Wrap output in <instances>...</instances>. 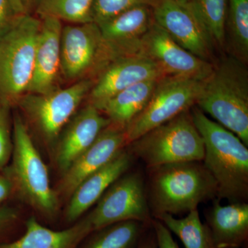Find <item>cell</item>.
<instances>
[{
  "mask_svg": "<svg viewBox=\"0 0 248 248\" xmlns=\"http://www.w3.org/2000/svg\"><path fill=\"white\" fill-rule=\"evenodd\" d=\"M190 4L202 19L216 46H225L228 0H192Z\"/></svg>",
  "mask_w": 248,
  "mask_h": 248,
  "instance_id": "484cf974",
  "label": "cell"
},
{
  "mask_svg": "<svg viewBox=\"0 0 248 248\" xmlns=\"http://www.w3.org/2000/svg\"><path fill=\"white\" fill-rule=\"evenodd\" d=\"M190 109L128 144V151L134 158L141 160L147 169L165 164L203 161V140L196 128Z\"/></svg>",
  "mask_w": 248,
  "mask_h": 248,
  "instance_id": "277c9868",
  "label": "cell"
},
{
  "mask_svg": "<svg viewBox=\"0 0 248 248\" xmlns=\"http://www.w3.org/2000/svg\"><path fill=\"white\" fill-rule=\"evenodd\" d=\"M157 64L165 77H180L203 81L214 64L183 48L163 28L154 22L142 39L140 53Z\"/></svg>",
  "mask_w": 248,
  "mask_h": 248,
  "instance_id": "7c38bea8",
  "label": "cell"
},
{
  "mask_svg": "<svg viewBox=\"0 0 248 248\" xmlns=\"http://www.w3.org/2000/svg\"><path fill=\"white\" fill-rule=\"evenodd\" d=\"M12 152L7 110L0 108V169L7 164Z\"/></svg>",
  "mask_w": 248,
  "mask_h": 248,
  "instance_id": "83f0119b",
  "label": "cell"
},
{
  "mask_svg": "<svg viewBox=\"0 0 248 248\" xmlns=\"http://www.w3.org/2000/svg\"><path fill=\"white\" fill-rule=\"evenodd\" d=\"M151 226L138 221L120 222L94 232L83 248H137Z\"/></svg>",
  "mask_w": 248,
  "mask_h": 248,
  "instance_id": "cb8c5ba5",
  "label": "cell"
},
{
  "mask_svg": "<svg viewBox=\"0 0 248 248\" xmlns=\"http://www.w3.org/2000/svg\"><path fill=\"white\" fill-rule=\"evenodd\" d=\"M215 248H245L248 243V203L222 205L215 199L205 213Z\"/></svg>",
  "mask_w": 248,
  "mask_h": 248,
  "instance_id": "d6986e66",
  "label": "cell"
},
{
  "mask_svg": "<svg viewBox=\"0 0 248 248\" xmlns=\"http://www.w3.org/2000/svg\"><path fill=\"white\" fill-rule=\"evenodd\" d=\"M161 0H94L92 8L93 22L99 24L124 11L139 6L155 7Z\"/></svg>",
  "mask_w": 248,
  "mask_h": 248,
  "instance_id": "4316f807",
  "label": "cell"
},
{
  "mask_svg": "<svg viewBox=\"0 0 248 248\" xmlns=\"http://www.w3.org/2000/svg\"><path fill=\"white\" fill-rule=\"evenodd\" d=\"M92 234L89 223L84 218L74 226L55 231L42 226L35 217L26 223V232L19 239L0 244V248H76Z\"/></svg>",
  "mask_w": 248,
  "mask_h": 248,
  "instance_id": "ffe728a7",
  "label": "cell"
},
{
  "mask_svg": "<svg viewBox=\"0 0 248 248\" xmlns=\"http://www.w3.org/2000/svg\"><path fill=\"white\" fill-rule=\"evenodd\" d=\"M202 81L165 77L158 81L146 107L125 129L128 146L131 142L186 110L197 102Z\"/></svg>",
  "mask_w": 248,
  "mask_h": 248,
  "instance_id": "52a82bcc",
  "label": "cell"
},
{
  "mask_svg": "<svg viewBox=\"0 0 248 248\" xmlns=\"http://www.w3.org/2000/svg\"><path fill=\"white\" fill-rule=\"evenodd\" d=\"M155 22L174 42L202 60L213 63L216 45L190 3L161 0L153 7Z\"/></svg>",
  "mask_w": 248,
  "mask_h": 248,
  "instance_id": "8fae6325",
  "label": "cell"
},
{
  "mask_svg": "<svg viewBox=\"0 0 248 248\" xmlns=\"http://www.w3.org/2000/svg\"><path fill=\"white\" fill-rule=\"evenodd\" d=\"M94 83L93 79H84L48 94L28 93L17 103L46 141L52 143L58 140L62 128L84 97L89 95Z\"/></svg>",
  "mask_w": 248,
  "mask_h": 248,
  "instance_id": "30bf717a",
  "label": "cell"
},
{
  "mask_svg": "<svg viewBox=\"0 0 248 248\" xmlns=\"http://www.w3.org/2000/svg\"><path fill=\"white\" fill-rule=\"evenodd\" d=\"M17 16L30 15L31 10L37 6L39 0H10Z\"/></svg>",
  "mask_w": 248,
  "mask_h": 248,
  "instance_id": "4dcf8cb0",
  "label": "cell"
},
{
  "mask_svg": "<svg viewBox=\"0 0 248 248\" xmlns=\"http://www.w3.org/2000/svg\"><path fill=\"white\" fill-rule=\"evenodd\" d=\"M153 218L164 223L182 241L185 248H215L210 230L205 223L201 221L197 209L187 213L184 218L162 214Z\"/></svg>",
  "mask_w": 248,
  "mask_h": 248,
  "instance_id": "603a6c76",
  "label": "cell"
},
{
  "mask_svg": "<svg viewBox=\"0 0 248 248\" xmlns=\"http://www.w3.org/2000/svg\"><path fill=\"white\" fill-rule=\"evenodd\" d=\"M113 60L95 23L73 24L62 29L61 74L65 79H93Z\"/></svg>",
  "mask_w": 248,
  "mask_h": 248,
  "instance_id": "ba28073f",
  "label": "cell"
},
{
  "mask_svg": "<svg viewBox=\"0 0 248 248\" xmlns=\"http://www.w3.org/2000/svg\"><path fill=\"white\" fill-rule=\"evenodd\" d=\"M41 22L31 15L20 16L0 37V98L5 105L17 103L29 91Z\"/></svg>",
  "mask_w": 248,
  "mask_h": 248,
  "instance_id": "8992f818",
  "label": "cell"
},
{
  "mask_svg": "<svg viewBox=\"0 0 248 248\" xmlns=\"http://www.w3.org/2000/svg\"><path fill=\"white\" fill-rule=\"evenodd\" d=\"M173 1H175L179 3H182V4H187V3L190 2L192 0H173Z\"/></svg>",
  "mask_w": 248,
  "mask_h": 248,
  "instance_id": "e575fe53",
  "label": "cell"
},
{
  "mask_svg": "<svg viewBox=\"0 0 248 248\" xmlns=\"http://www.w3.org/2000/svg\"><path fill=\"white\" fill-rule=\"evenodd\" d=\"M17 218V213L14 209L0 208V231L12 223Z\"/></svg>",
  "mask_w": 248,
  "mask_h": 248,
  "instance_id": "836d02e7",
  "label": "cell"
},
{
  "mask_svg": "<svg viewBox=\"0 0 248 248\" xmlns=\"http://www.w3.org/2000/svg\"><path fill=\"white\" fill-rule=\"evenodd\" d=\"M137 248H156V236L151 226L143 233Z\"/></svg>",
  "mask_w": 248,
  "mask_h": 248,
  "instance_id": "d6a6232c",
  "label": "cell"
},
{
  "mask_svg": "<svg viewBox=\"0 0 248 248\" xmlns=\"http://www.w3.org/2000/svg\"><path fill=\"white\" fill-rule=\"evenodd\" d=\"M126 146L124 130L112 124L109 125L62 174L57 193L71 197L86 178L110 162Z\"/></svg>",
  "mask_w": 248,
  "mask_h": 248,
  "instance_id": "5bb4252c",
  "label": "cell"
},
{
  "mask_svg": "<svg viewBox=\"0 0 248 248\" xmlns=\"http://www.w3.org/2000/svg\"><path fill=\"white\" fill-rule=\"evenodd\" d=\"M94 0H39L36 11L41 17H52L75 24L93 22Z\"/></svg>",
  "mask_w": 248,
  "mask_h": 248,
  "instance_id": "d4e9b609",
  "label": "cell"
},
{
  "mask_svg": "<svg viewBox=\"0 0 248 248\" xmlns=\"http://www.w3.org/2000/svg\"><path fill=\"white\" fill-rule=\"evenodd\" d=\"M155 22L153 8L139 6L97 24L114 60L139 54L143 36Z\"/></svg>",
  "mask_w": 248,
  "mask_h": 248,
  "instance_id": "9a60e30c",
  "label": "cell"
},
{
  "mask_svg": "<svg viewBox=\"0 0 248 248\" xmlns=\"http://www.w3.org/2000/svg\"><path fill=\"white\" fill-rule=\"evenodd\" d=\"M165 78L154 61L141 54L114 60L97 76L90 91L89 104L100 110L108 100L141 81Z\"/></svg>",
  "mask_w": 248,
  "mask_h": 248,
  "instance_id": "4fadbf2b",
  "label": "cell"
},
{
  "mask_svg": "<svg viewBox=\"0 0 248 248\" xmlns=\"http://www.w3.org/2000/svg\"><path fill=\"white\" fill-rule=\"evenodd\" d=\"M14 190V184L9 176L0 174V203L6 200Z\"/></svg>",
  "mask_w": 248,
  "mask_h": 248,
  "instance_id": "1f68e13d",
  "label": "cell"
},
{
  "mask_svg": "<svg viewBox=\"0 0 248 248\" xmlns=\"http://www.w3.org/2000/svg\"><path fill=\"white\" fill-rule=\"evenodd\" d=\"M134 159L125 148L104 167L86 178L69 197L65 212L66 221H76L97 203L108 188L128 170Z\"/></svg>",
  "mask_w": 248,
  "mask_h": 248,
  "instance_id": "ac0fdd59",
  "label": "cell"
},
{
  "mask_svg": "<svg viewBox=\"0 0 248 248\" xmlns=\"http://www.w3.org/2000/svg\"><path fill=\"white\" fill-rule=\"evenodd\" d=\"M13 161L8 175L24 202L46 217L59 210L58 194L52 188L48 169L19 115L14 119Z\"/></svg>",
  "mask_w": 248,
  "mask_h": 248,
  "instance_id": "5b68a950",
  "label": "cell"
},
{
  "mask_svg": "<svg viewBox=\"0 0 248 248\" xmlns=\"http://www.w3.org/2000/svg\"><path fill=\"white\" fill-rule=\"evenodd\" d=\"M110 124V120L92 104L77 114L57 146L55 161L60 172L63 174Z\"/></svg>",
  "mask_w": 248,
  "mask_h": 248,
  "instance_id": "e0dca14e",
  "label": "cell"
},
{
  "mask_svg": "<svg viewBox=\"0 0 248 248\" xmlns=\"http://www.w3.org/2000/svg\"><path fill=\"white\" fill-rule=\"evenodd\" d=\"M160 79L145 80L127 88L108 100L99 111L112 125L125 130L146 107Z\"/></svg>",
  "mask_w": 248,
  "mask_h": 248,
  "instance_id": "44dd1931",
  "label": "cell"
},
{
  "mask_svg": "<svg viewBox=\"0 0 248 248\" xmlns=\"http://www.w3.org/2000/svg\"><path fill=\"white\" fill-rule=\"evenodd\" d=\"M225 46L230 55L248 62V0H228Z\"/></svg>",
  "mask_w": 248,
  "mask_h": 248,
  "instance_id": "7402d4cb",
  "label": "cell"
},
{
  "mask_svg": "<svg viewBox=\"0 0 248 248\" xmlns=\"http://www.w3.org/2000/svg\"><path fill=\"white\" fill-rule=\"evenodd\" d=\"M196 128L203 140V163L217 187V200L247 203L248 146L234 133L210 120L197 106L190 109Z\"/></svg>",
  "mask_w": 248,
  "mask_h": 248,
  "instance_id": "6da1fadb",
  "label": "cell"
},
{
  "mask_svg": "<svg viewBox=\"0 0 248 248\" xmlns=\"http://www.w3.org/2000/svg\"><path fill=\"white\" fill-rule=\"evenodd\" d=\"M19 17L10 0H0V37L14 26Z\"/></svg>",
  "mask_w": 248,
  "mask_h": 248,
  "instance_id": "f546056e",
  "label": "cell"
},
{
  "mask_svg": "<svg viewBox=\"0 0 248 248\" xmlns=\"http://www.w3.org/2000/svg\"><path fill=\"white\" fill-rule=\"evenodd\" d=\"M36 47L33 76L28 93L45 94L58 89L61 73L62 21L42 17Z\"/></svg>",
  "mask_w": 248,
  "mask_h": 248,
  "instance_id": "2e32d148",
  "label": "cell"
},
{
  "mask_svg": "<svg viewBox=\"0 0 248 248\" xmlns=\"http://www.w3.org/2000/svg\"><path fill=\"white\" fill-rule=\"evenodd\" d=\"M151 226L156 236V248H179L173 239L172 232L164 223L156 218H153Z\"/></svg>",
  "mask_w": 248,
  "mask_h": 248,
  "instance_id": "f1b7e54d",
  "label": "cell"
},
{
  "mask_svg": "<svg viewBox=\"0 0 248 248\" xmlns=\"http://www.w3.org/2000/svg\"><path fill=\"white\" fill-rule=\"evenodd\" d=\"M195 106L248 146L247 65L230 55L215 63Z\"/></svg>",
  "mask_w": 248,
  "mask_h": 248,
  "instance_id": "3957f363",
  "label": "cell"
},
{
  "mask_svg": "<svg viewBox=\"0 0 248 248\" xmlns=\"http://www.w3.org/2000/svg\"><path fill=\"white\" fill-rule=\"evenodd\" d=\"M147 201L153 218L189 213L217 198L216 182L203 161L162 165L147 169Z\"/></svg>",
  "mask_w": 248,
  "mask_h": 248,
  "instance_id": "7a4b0ae2",
  "label": "cell"
},
{
  "mask_svg": "<svg viewBox=\"0 0 248 248\" xmlns=\"http://www.w3.org/2000/svg\"><path fill=\"white\" fill-rule=\"evenodd\" d=\"M92 233L120 222L138 221L151 226L143 177L139 172L124 174L104 192L86 217Z\"/></svg>",
  "mask_w": 248,
  "mask_h": 248,
  "instance_id": "9c48e42d",
  "label": "cell"
}]
</instances>
